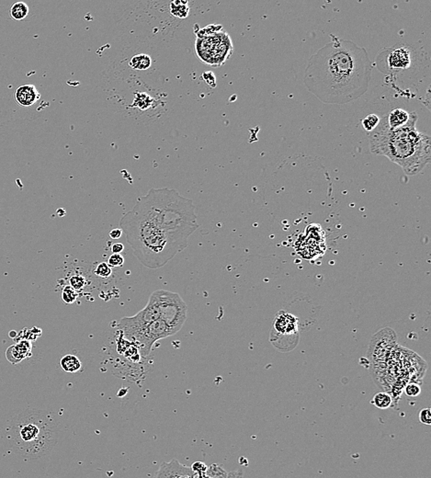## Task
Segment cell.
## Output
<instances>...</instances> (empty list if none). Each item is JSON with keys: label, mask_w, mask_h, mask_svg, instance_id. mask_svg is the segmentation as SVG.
Instances as JSON below:
<instances>
[{"label": "cell", "mask_w": 431, "mask_h": 478, "mask_svg": "<svg viewBox=\"0 0 431 478\" xmlns=\"http://www.w3.org/2000/svg\"><path fill=\"white\" fill-rule=\"evenodd\" d=\"M331 36V43L310 58L303 80L319 101L346 104L368 90L372 63L364 48Z\"/></svg>", "instance_id": "6da1fadb"}, {"label": "cell", "mask_w": 431, "mask_h": 478, "mask_svg": "<svg viewBox=\"0 0 431 478\" xmlns=\"http://www.w3.org/2000/svg\"><path fill=\"white\" fill-rule=\"evenodd\" d=\"M416 122L417 114L413 111L407 125L391 129L386 115L384 116L377 127L369 132L370 152L388 157L400 166L407 175L420 173L431 162V137L416 130Z\"/></svg>", "instance_id": "7a4b0ae2"}, {"label": "cell", "mask_w": 431, "mask_h": 478, "mask_svg": "<svg viewBox=\"0 0 431 478\" xmlns=\"http://www.w3.org/2000/svg\"><path fill=\"white\" fill-rule=\"evenodd\" d=\"M137 203L147 211L179 252L189 245V239L199 228L195 207L191 199L176 190L152 189Z\"/></svg>", "instance_id": "3957f363"}, {"label": "cell", "mask_w": 431, "mask_h": 478, "mask_svg": "<svg viewBox=\"0 0 431 478\" xmlns=\"http://www.w3.org/2000/svg\"><path fill=\"white\" fill-rule=\"evenodd\" d=\"M120 227L139 261L147 268H162L178 254L166 234L137 202L122 217Z\"/></svg>", "instance_id": "277c9868"}, {"label": "cell", "mask_w": 431, "mask_h": 478, "mask_svg": "<svg viewBox=\"0 0 431 478\" xmlns=\"http://www.w3.org/2000/svg\"><path fill=\"white\" fill-rule=\"evenodd\" d=\"M10 435L19 455L36 459L54 449L59 438V429L54 417L46 412L26 410L14 417Z\"/></svg>", "instance_id": "5b68a950"}, {"label": "cell", "mask_w": 431, "mask_h": 478, "mask_svg": "<svg viewBox=\"0 0 431 478\" xmlns=\"http://www.w3.org/2000/svg\"><path fill=\"white\" fill-rule=\"evenodd\" d=\"M210 30V26L201 29L200 34H197L195 49L200 60L213 65L220 66L231 56L233 53L230 36L223 31V28Z\"/></svg>", "instance_id": "8992f818"}, {"label": "cell", "mask_w": 431, "mask_h": 478, "mask_svg": "<svg viewBox=\"0 0 431 478\" xmlns=\"http://www.w3.org/2000/svg\"><path fill=\"white\" fill-rule=\"evenodd\" d=\"M159 310V319L176 334L181 329L187 319L188 306L181 296L167 290H158L150 295Z\"/></svg>", "instance_id": "52a82bcc"}, {"label": "cell", "mask_w": 431, "mask_h": 478, "mask_svg": "<svg viewBox=\"0 0 431 478\" xmlns=\"http://www.w3.org/2000/svg\"><path fill=\"white\" fill-rule=\"evenodd\" d=\"M298 318L286 311L278 313L270 330V340L280 351H291L299 343Z\"/></svg>", "instance_id": "ba28073f"}, {"label": "cell", "mask_w": 431, "mask_h": 478, "mask_svg": "<svg viewBox=\"0 0 431 478\" xmlns=\"http://www.w3.org/2000/svg\"><path fill=\"white\" fill-rule=\"evenodd\" d=\"M128 340L134 341L141 348V354L147 357L157 340L166 339L173 335L168 326L161 319H157L151 324L123 331Z\"/></svg>", "instance_id": "9c48e42d"}, {"label": "cell", "mask_w": 431, "mask_h": 478, "mask_svg": "<svg viewBox=\"0 0 431 478\" xmlns=\"http://www.w3.org/2000/svg\"><path fill=\"white\" fill-rule=\"evenodd\" d=\"M157 319H159V310L153 298L149 297V300L145 308L139 311L135 316L123 318L118 325V327L121 331H125L128 329L137 328L151 324Z\"/></svg>", "instance_id": "30bf717a"}, {"label": "cell", "mask_w": 431, "mask_h": 478, "mask_svg": "<svg viewBox=\"0 0 431 478\" xmlns=\"http://www.w3.org/2000/svg\"><path fill=\"white\" fill-rule=\"evenodd\" d=\"M414 51L412 47L400 45L388 49L385 53L386 68L390 72L398 73L410 68L413 63Z\"/></svg>", "instance_id": "8fae6325"}, {"label": "cell", "mask_w": 431, "mask_h": 478, "mask_svg": "<svg viewBox=\"0 0 431 478\" xmlns=\"http://www.w3.org/2000/svg\"><path fill=\"white\" fill-rule=\"evenodd\" d=\"M155 478H194V472L177 460H172L170 463H162Z\"/></svg>", "instance_id": "7c38bea8"}, {"label": "cell", "mask_w": 431, "mask_h": 478, "mask_svg": "<svg viewBox=\"0 0 431 478\" xmlns=\"http://www.w3.org/2000/svg\"><path fill=\"white\" fill-rule=\"evenodd\" d=\"M32 344L31 341L26 340H20L15 345L8 348L6 351V357L8 362L12 364L22 362L25 359L31 356Z\"/></svg>", "instance_id": "4fadbf2b"}, {"label": "cell", "mask_w": 431, "mask_h": 478, "mask_svg": "<svg viewBox=\"0 0 431 478\" xmlns=\"http://www.w3.org/2000/svg\"><path fill=\"white\" fill-rule=\"evenodd\" d=\"M41 98V94L34 85H23L19 87L14 93V99L18 105L30 107L34 105Z\"/></svg>", "instance_id": "5bb4252c"}, {"label": "cell", "mask_w": 431, "mask_h": 478, "mask_svg": "<svg viewBox=\"0 0 431 478\" xmlns=\"http://www.w3.org/2000/svg\"><path fill=\"white\" fill-rule=\"evenodd\" d=\"M411 113L403 109H394L386 115L387 124L391 129H399L408 124Z\"/></svg>", "instance_id": "9a60e30c"}, {"label": "cell", "mask_w": 431, "mask_h": 478, "mask_svg": "<svg viewBox=\"0 0 431 478\" xmlns=\"http://www.w3.org/2000/svg\"><path fill=\"white\" fill-rule=\"evenodd\" d=\"M60 366L62 370H65V372L75 373L81 370L82 363L76 355L67 354L64 356L60 360Z\"/></svg>", "instance_id": "2e32d148"}, {"label": "cell", "mask_w": 431, "mask_h": 478, "mask_svg": "<svg viewBox=\"0 0 431 478\" xmlns=\"http://www.w3.org/2000/svg\"><path fill=\"white\" fill-rule=\"evenodd\" d=\"M170 13L175 18L185 19L190 14V6L187 1H173L170 3Z\"/></svg>", "instance_id": "e0dca14e"}, {"label": "cell", "mask_w": 431, "mask_h": 478, "mask_svg": "<svg viewBox=\"0 0 431 478\" xmlns=\"http://www.w3.org/2000/svg\"><path fill=\"white\" fill-rule=\"evenodd\" d=\"M129 65L132 69L147 70L151 67L152 59L147 54H136L131 57Z\"/></svg>", "instance_id": "ac0fdd59"}, {"label": "cell", "mask_w": 431, "mask_h": 478, "mask_svg": "<svg viewBox=\"0 0 431 478\" xmlns=\"http://www.w3.org/2000/svg\"><path fill=\"white\" fill-rule=\"evenodd\" d=\"M29 12H30L29 6L25 2H22V1L16 2L10 8V16L14 21L17 22L23 21L24 19H26L27 16L29 15Z\"/></svg>", "instance_id": "d6986e66"}, {"label": "cell", "mask_w": 431, "mask_h": 478, "mask_svg": "<svg viewBox=\"0 0 431 478\" xmlns=\"http://www.w3.org/2000/svg\"><path fill=\"white\" fill-rule=\"evenodd\" d=\"M393 402V396L387 392H380L376 393L371 400L372 405L380 409H387L391 408Z\"/></svg>", "instance_id": "ffe728a7"}, {"label": "cell", "mask_w": 431, "mask_h": 478, "mask_svg": "<svg viewBox=\"0 0 431 478\" xmlns=\"http://www.w3.org/2000/svg\"><path fill=\"white\" fill-rule=\"evenodd\" d=\"M381 118L376 114H369L363 118L362 121V127L363 129L368 132L373 131L378 126L380 123Z\"/></svg>", "instance_id": "44dd1931"}, {"label": "cell", "mask_w": 431, "mask_h": 478, "mask_svg": "<svg viewBox=\"0 0 431 478\" xmlns=\"http://www.w3.org/2000/svg\"><path fill=\"white\" fill-rule=\"evenodd\" d=\"M77 292L70 285L65 286L63 291H62L61 293V298L63 302L66 304H73L75 303L76 300H77Z\"/></svg>", "instance_id": "7402d4cb"}, {"label": "cell", "mask_w": 431, "mask_h": 478, "mask_svg": "<svg viewBox=\"0 0 431 478\" xmlns=\"http://www.w3.org/2000/svg\"><path fill=\"white\" fill-rule=\"evenodd\" d=\"M404 390L409 397H416L421 393V387L415 382H410L407 384Z\"/></svg>", "instance_id": "603a6c76"}, {"label": "cell", "mask_w": 431, "mask_h": 478, "mask_svg": "<svg viewBox=\"0 0 431 478\" xmlns=\"http://www.w3.org/2000/svg\"><path fill=\"white\" fill-rule=\"evenodd\" d=\"M95 273L99 277L106 279V278H108L111 275L112 270H111V267L108 265V263L101 262L97 266Z\"/></svg>", "instance_id": "cb8c5ba5"}, {"label": "cell", "mask_w": 431, "mask_h": 478, "mask_svg": "<svg viewBox=\"0 0 431 478\" xmlns=\"http://www.w3.org/2000/svg\"><path fill=\"white\" fill-rule=\"evenodd\" d=\"M70 286L76 291H80L85 287V279L80 275H74L70 278Z\"/></svg>", "instance_id": "d4e9b609"}, {"label": "cell", "mask_w": 431, "mask_h": 478, "mask_svg": "<svg viewBox=\"0 0 431 478\" xmlns=\"http://www.w3.org/2000/svg\"><path fill=\"white\" fill-rule=\"evenodd\" d=\"M419 421L424 425L431 426V409H424L419 411Z\"/></svg>", "instance_id": "484cf974"}, {"label": "cell", "mask_w": 431, "mask_h": 478, "mask_svg": "<svg viewBox=\"0 0 431 478\" xmlns=\"http://www.w3.org/2000/svg\"><path fill=\"white\" fill-rule=\"evenodd\" d=\"M124 258L122 254H112L108 258V264L110 267H122Z\"/></svg>", "instance_id": "4316f807"}, {"label": "cell", "mask_w": 431, "mask_h": 478, "mask_svg": "<svg viewBox=\"0 0 431 478\" xmlns=\"http://www.w3.org/2000/svg\"><path fill=\"white\" fill-rule=\"evenodd\" d=\"M202 78L205 80V82L208 84L210 87H215L216 86V76L214 75L213 72L211 71H208V72H204L202 74Z\"/></svg>", "instance_id": "83f0119b"}, {"label": "cell", "mask_w": 431, "mask_h": 478, "mask_svg": "<svg viewBox=\"0 0 431 478\" xmlns=\"http://www.w3.org/2000/svg\"><path fill=\"white\" fill-rule=\"evenodd\" d=\"M123 234V230L121 228H115V229L109 232V237H110V239H121Z\"/></svg>", "instance_id": "f1b7e54d"}, {"label": "cell", "mask_w": 431, "mask_h": 478, "mask_svg": "<svg viewBox=\"0 0 431 478\" xmlns=\"http://www.w3.org/2000/svg\"><path fill=\"white\" fill-rule=\"evenodd\" d=\"M124 249V246L122 243H115L111 247V251L113 254H121Z\"/></svg>", "instance_id": "f546056e"}]
</instances>
